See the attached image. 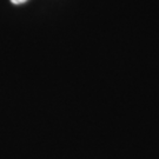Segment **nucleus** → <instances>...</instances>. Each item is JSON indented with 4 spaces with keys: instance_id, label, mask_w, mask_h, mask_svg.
Listing matches in <instances>:
<instances>
[{
    "instance_id": "obj_1",
    "label": "nucleus",
    "mask_w": 159,
    "mask_h": 159,
    "mask_svg": "<svg viewBox=\"0 0 159 159\" xmlns=\"http://www.w3.org/2000/svg\"><path fill=\"white\" fill-rule=\"evenodd\" d=\"M27 0H11L12 4H14V5H19V4H24V2H26Z\"/></svg>"
}]
</instances>
